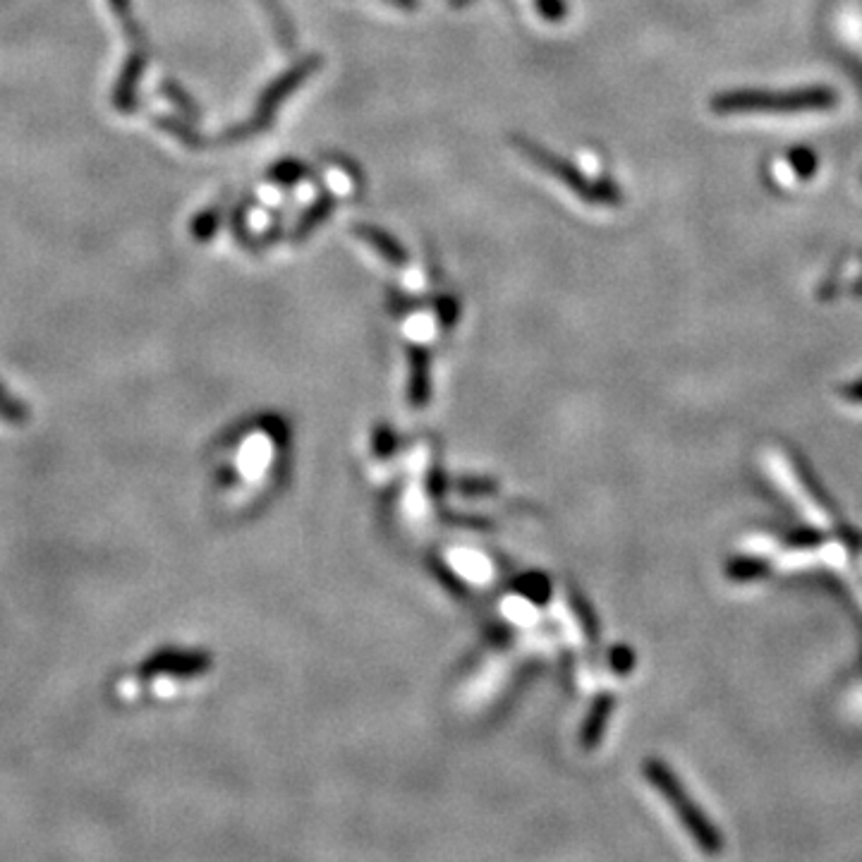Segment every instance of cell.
Wrapping results in <instances>:
<instances>
[{
	"mask_svg": "<svg viewBox=\"0 0 862 862\" xmlns=\"http://www.w3.org/2000/svg\"><path fill=\"white\" fill-rule=\"evenodd\" d=\"M839 103V91L827 84H807L793 89H728L712 96L709 106L719 115L740 113H805L831 111Z\"/></svg>",
	"mask_w": 862,
	"mask_h": 862,
	"instance_id": "cell-1",
	"label": "cell"
},
{
	"mask_svg": "<svg viewBox=\"0 0 862 862\" xmlns=\"http://www.w3.org/2000/svg\"><path fill=\"white\" fill-rule=\"evenodd\" d=\"M513 144L522 151L525 159H530L534 166L542 168V171L551 175V178L561 180L568 190L578 194L582 202L604 204V206H618L623 202L621 187H618L613 180H587L585 175H582L573 163L563 159V156L551 154L549 149L542 147V144L532 142V139L522 135H515Z\"/></svg>",
	"mask_w": 862,
	"mask_h": 862,
	"instance_id": "cell-2",
	"label": "cell"
},
{
	"mask_svg": "<svg viewBox=\"0 0 862 862\" xmlns=\"http://www.w3.org/2000/svg\"><path fill=\"white\" fill-rule=\"evenodd\" d=\"M645 774L647 779L657 786V791L664 795L666 800H669V805L676 810L678 819H681V824L685 829L690 831L692 839L697 841V846L702 848L704 853L716 855L721 853V836L719 831L712 827V822H707V817L702 815L700 810H697L695 800L688 798V793H685V788L681 786V781L673 776L669 769L664 767V764L659 762H647L645 764Z\"/></svg>",
	"mask_w": 862,
	"mask_h": 862,
	"instance_id": "cell-3",
	"label": "cell"
},
{
	"mask_svg": "<svg viewBox=\"0 0 862 862\" xmlns=\"http://www.w3.org/2000/svg\"><path fill=\"white\" fill-rule=\"evenodd\" d=\"M319 68H321V58L309 56V58L302 60V63H297L293 70L278 77L276 82H271L269 89L261 94V99L257 103V111H254V118L250 120V123L235 127L233 132H228L230 142H238V139L252 137V135H257V132L264 130V127H269L271 120H273V113H276V108L281 106V103L288 99V96L293 94V91L300 87V84L305 82L314 70H319Z\"/></svg>",
	"mask_w": 862,
	"mask_h": 862,
	"instance_id": "cell-4",
	"label": "cell"
},
{
	"mask_svg": "<svg viewBox=\"0 0 862 862\" xmlns=\"http://www.w3.org/2000/svg\"><path fill=\"white\" fill-rule=\"evenodd\" d=\"M355 235L357 238H362L364 242H369V245H372L374 250L388 261V264L403 266L405 261H408V252H405V247L400 245V242L393 238L391 233H386V230H381L376 226H367V223H357Z\"/></svg>",
	"mask_w": 862,
	"mask_h": 862,
	"instance_id": "cell-5",
	"label": "cell"
},
{
	"mask_svg": "<svg viewBox=\"0 0 862 862\" xmlns=\"http://www.w3.org/2000/svg\"><path fill=\"white\" fill-rule=\"evenodd\" d=\"M786 161L800 180H812L819 171L817 151L812 147H807V144H795V147L788 149Z\"/></svg>",
	"mask_w": 862,
	"mask_h": 862,
	"instance_id": "cell-6",
	"label": "cell"
},
{
	"mask_svg": "<svg viewBox=\"0 0 862 862\" xmlns=\"http://www.w3.org/2000/svg\"><path fill=\"white\" fill-rule=\"evenodd\" d=\"M331 211H333V199L331 197H321L317 204L312 206V209L307 211L305 216L300 218V223H297V228H295V233H293V240H305V238H309V235H312V230L319 226V223H324L326 218L331 216Z\"/></svg>",
	"mask_w": 862,
	"mask_h": 862,
	"instance_id": "cell-7",
	"label": "cell"
},
{
	"mask_svg": "<svg viewBox=\"0 0 862 862\" xmlns=\"http://www.w3.org/2000/svg\"><path fill=\"white\" fill-rule=\"evenodd\" d=\"M728 578L738 580V582H752V580H760L764 575L769 573V566L760 558H738V561H733L731 566L726 568Z\"/></svg>",
	"mask_w": 862,
	"mask_h": 862,
	"instance_id": "cell-8",
	"label": "cell"
},
{
	"mask_svg": "<svg viewBox=\"0 0 862 862\" xmlns=\"http://www.w3.org/2000/svg\"><path fill=\"white\" fill-rule=\"evenodd\" d=\"M305 175H307V166L297 159L278 161L276 166H273L269 171V178L276 180V182H283V185H290V182L305 178Z\"/></svg>",
	"mask_w": 862,
	"mask_h": 862,
	"instance_id": "cell-9",
	"label": "cell"
},
{
	"mask_svg": "<svg viewBox=\"0 0 862 862\" xmlns=\"http://www.w3.org/2000/svg\"><path fill=\"white\" fill-rule=\"evenodd\" d=\"M261 3H264L266 10L271 12L273 27H276V34H278V39H281L283 48H293L295 46V32H293V27H290V22L285 20L281 5H278L276 0H261Z\"/></svg>",
	"mask_w": 862,
	"mask_h": 862,
	"instance_id": "cell-10",
	"label": "cell"
},
{
	"mask_svg": "<svg viewBox=\"0 0 862 862\" xmlns=\"http://www.w3.org/2000/svg\"><path fill=\"white\" fill-rule=\"evenodd\" d=\"M534 8L546 22H563V17L568 15L566 0H534Z\"/></svg>",
	"mask_w": 862,
	"mask_h": 862,
	"instance_id": "cell-11",
	"label": "cell"
},
{
	"mask_svg": "<svg viewBox=\"0 0 862 862\" xmlns=\"http://www.w3.org/2000/svg\"><path fill=\"white\" fill-rule=\"evenodd\" d=\"M216 228H218V211L211 209V211H204V214L194 221L192 233L197 240H209L216 235Z\"/></svg>",
	"mask_w": 862,
	"mask_h": 862,
	"instance_id": "cell-12",
	"label": "cell"
},
{
	"mask_svg": "<svg viewBox=\"0 0 862 862\" xmlns=\"http://www.w3.org/2000/svg\"><path fill=\"white\" fill-rule=\"evenodd\" d=\"M139 72H142V58L132 60V65H130V68H127V72H125V80H123V84H120V87H118V101H120V106H125V99H132V89L137 87V82H139Z\"/></svg>",
	"mask_w": 862,
	"mask_h": 862,
	"instance_id": "cell-13",
	"label": "cell"
},
{
	"mask_svg": "<svg viewBox=\"0 0 862 862\" xmlns=\"http://www.w3.org/2000/svg\"><path fill=\"white\" fill-rule=\"evenodd\" d=\"M841 396L846 400H851V403H855V405H862V379L853 381V384H848L846 388H843Z\"/></svg>",
	"mask_w": 862,
	"mask_h": 862,
	"instance_id": "cell-14",
	"label": "cell"
},
{
	"mask_svg": "<svg viewBox=\"0 0 862 862\" xmlns=\"http://www.w3.org/2000/svg\"><path fill=\"white\" fill-rule=\"evenodd\" d=\"M472 0H451V8H465V5H470Z\"/></svg>",
	"mask_w": 862,
	"mask_h": 862,
	"instance_id": "cell-15",
	"label": "cell"
}]
</instances>
